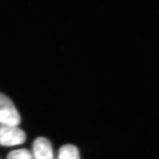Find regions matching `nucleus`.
<instances>
[{
    "label": "nucleus",
    "instance_id": "obj_3",
    "mask_svg": "<svg viewBox=\"0 0 159 159\" xmlns=\"http://www.w3.org/2000/svg\"><path fill=\"white\" fill-rule=\"evenodd\" d=\"M32 154L34 159H55L51 143L44 137H39L35 139Z\"/></svg>",
    "mask_w": 159,
    "mask_h": 159
},
{
    "label": "nucleus",
    "instance_id": "obj_4",
    "mask_svg": "<svg viewBox=\"0 0 159 159\" xmlns=\"http://www.w3.org/2000/svg\"><path fill=\"white\" fill-rule=\"evenodd\" d=\"M57 159H81L80 152L76 146L66 144L61 147L58 151Z\"/></svg>",
    "mask_w": 159,
    "mask_h": 159
},
{
    "label": "nucleus",
    "instance_id": "obj_2",
    "mask_svg": "<svg viewBox=\"0 0 159 159\" xmlns=\"http://www.w3.org/2000/svg\"><path fill=\"white\" fill-rule=\"evenodd\" d=\"M21 116L12 100L2 93H0V123L18 126Z\"/></svg>",
    "mask_w": 159,
    "mask_h": 159
},
{
    "label": "nucleus",
    "instance_id": "obj_1",
    "mask_svg": "<svg viewBox=\"0 0 159 159\" xmlns=\"http://www.w3.org/2000/svg\"><path fill=\"white\" fill-rule=\"evenodd\" d=\"M26 134L16 125L0 123V145L3 147L16 146L25 143Z\"/></svg>",
    "mask_w": 159,
    "mask_h": 159
},
{
    "label": "nucleus",
    "instance_id": "obj_5",
    "mask_svg": "<svg viewBox=\"0 0 159 159\" xmlns=\"http://www.w3.org/2000/svg\"><path fill=\"white\" fill-rule=\"evenodd\" d=\"M7 159H34L32 152L27 149H19L10 152Z\"/></svg>",
    "mask_w": 159,
    "mask_h": 159
}]
</instances>
